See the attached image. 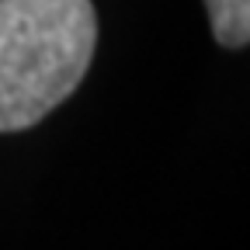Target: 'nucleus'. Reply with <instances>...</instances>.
I'll list each match as a JSON object with an SVG mask.
<instances>
[{
    "label": "nucleus",
    "instance_id": "nucleus-1",
    "mask_svg": "<svg viewBox=\"0 0 250 250\" xmlns=\"http://www.w3.org/2000/svg\"><path fill=\"white\" fill-rule=\"evenodd\" d=\"M98 14L90 0H0V132L39 125L83 80Z\"/></svg>",
    "mask_w": 250,
    "mask_h": 250
},
{
    "label": "nucleus",
    "instance_id": "nucleus-2",
    "mask_svg": "<svg viewBox=\"0 0 250 250\" xmlns=\"http://www.w3.org/2000/svg\"><path fill=\"white\" fill-rule=\"evenodd\" d=\"M212 35L226 49H243L250 42V0H205Z\"/></svg>",
    "mask_w": 250,
    "mask_h": 250
}]
</instances>
